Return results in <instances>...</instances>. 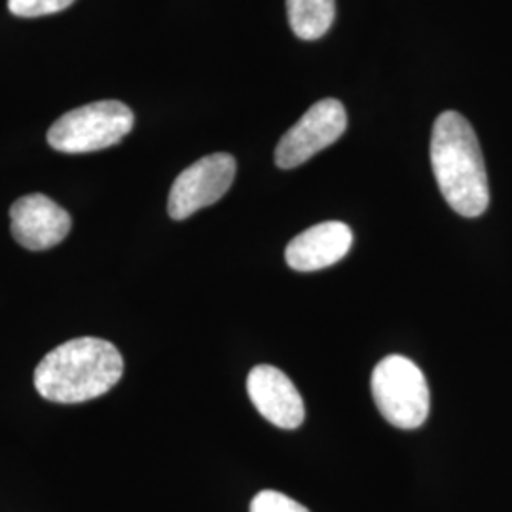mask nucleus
Masks as SVG:
<instances>
[{
    "mask_svg": "<svg viewBox=\"0 0 512 512\" xmlns=\"http://www.w3.org/2000/svg\"><path fill=\"white\" fill-rule=\"evenodd\" d=\"M74 0H8V8L18 18H40L67 10Z\"/></svg>",
    "mask_w": 512,
    "mask_h": 512,
    "instance_id": "11",
    "label": "nucleus"
},
{
    "mask_svg": "<svg viewBox=\"0 0 512 512\" xmlns=\"http://www.w3.org/2000/svg\"><path fill=\"white\" fill-rule=\"evenodd\" d=\"M236 160L226 152L209 154L175 179L167 200L169 217L184 220L219 202L236 179Z\"/></svg>",
    "mask_w": 512,
    "mask_h": 512,
    "instance_id": "6",
    "label": "nucleus"
},
{
    "mask_svg": "<svg viewBox=\"0 0 512 512\" xmlns=\"http://www.w3.org/2000/svg\"><path fill=\"white\" fill-rule=\"evenodd\" d=\"M348 128V114L340 101L323 99L289 129L275 148V164L294 169L336 143Z\"/></svg>",
    "mask_w": 512,
    "mask_h": 512,
    "instance_id": "5",
    "label": "nucleus"
},
{
    "mask_svg": "<svg viewBox=\"0 0 512 512\" xmlns=\"http://www.w3.org/2000/svg\"><path fill=\"white\" fill-rule=\"evenodd\" d=\"M353 245V232L344 222L315 224L287 245L285 260L296 272H317L340 262Z\"/></svg>",
    "mask_w": 512,
    "mask_h": 512,
    "instance_id": "9",
    "label": "nucleus"
},
{
    "mask_svg": "<svg viewBox=\"0 0 512 512\" xmlns=\"http://www.w3.org/2000/svg\"><path fill=\"white\" fill-rule=\"evenodd\" d=\"M289 25L302 40H317L329 33L336 18V0H287Z\"/></svg>",
    "mask_w": 512,
    "mask_h": 512,
    "instance_id": "10",
    "label": "nucleus"
},
{
    "mask_svg": "<svg viewBox=\"0 0 512 512\" xmlns=\"http://www.w3.org/2000/svg\"><path fill=\"white\" fill-rule=\"evenodd\" d=\"M12 236L29 251L59 245L73 228L71 215L44 194H29L10 207Z\"/></svg>",
    "mask_w": 512,
    "mask_h": 512,
    "instance_id": "7",
    "label": "nucleus"
},
{
    "mask_svg": "<svg viewBox=\"0 0 512 512\" xmlns=\"http://www.w3.org/2000/svg\"><path fill=\"white\" fill-rule=\"evenodd\" d=\"M249 399L264 420L279 429H298L306 406L293 380L272 365H258L247 378Z\"/></svg>",
    "mask_w": 512,
    "mask_h": 512,
    "instance_id": "8",
    "label": "nucleus"
},
{
    "mask_svg": "<svg viewBox=\"0 0 512 512\" xmlns=\"http://www.w3.org/2000/svg\"><path fill=\"white\" fill-rule=\"evenodd\" d=\"M124 374V357L101 338H76L52 349L35 370V387L46 401L86 403L109 393Z\"/></svg>",
    "mask_w": 512,
    "mask_h": 512,
    "instance_id": "2",
    "label": "nucleus"
},
{
    "mask_svg": "<svg viewBox=\"0 0 512 512\" xmlns=\"http://www.w3.org/2000/svg\"><path fill=\"white\" fill-rule=\"evenodd\" d=\"M135 116L120 101H97L55 120L48 143L57 152L88 154L118 145L133 129Z\"/></svg>",
    "mask_w": 512,
    "mask_h": 512,
    "instance_id": "4",
    "label": "nucleus"
},
{
    "mask_svg": "<svg viewBox=\"0 0 512 512\" xmlns=\"http://www.w3.org/2000/svg\"><path fill=\"white\" fill-rule=\"evenodd\" d=\"M372 397L393 427L418 429L431 410L429 385L420 368L403 355H389L372 372Z\"/></svg>",
    "mask_w": 512,
    "mask_h": 512,
    "instance_id": "3",
    "label": "nucleus"
},
{
    "mask_svg": "<svg viewBox=\"0 0 512 512\" xmlns=\"http://www.w3.org/2000/svg\"><path fill=\"white\" fill-rule=\"evenodd\" d=\"M431 165L440 194L458 215L475 219L488 209L490 186L478 137L456 110H446L435 120Z\"/></svg>",
    "mask_w": 512,
    "mask_h": 512,
    "instance_id": "1",
    "label": "nucleus"
},
{
    "mask_svg": "<svg viewBox=\"0 0 512 512\" xmlns=\"http://www.w3.org/2000/svg\"><path fill=\"white\" fill-rule=\"evenodd\" d=\"M251 512H310L304 505L291 499L289 495L264 490L256 495L251 503Z\"/></svg>",
    "mask_w": 512,
    "mask_h": 512,
    "instance_id": "12",
    "label": "nucleus"
}]
</instances>
